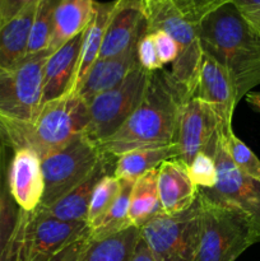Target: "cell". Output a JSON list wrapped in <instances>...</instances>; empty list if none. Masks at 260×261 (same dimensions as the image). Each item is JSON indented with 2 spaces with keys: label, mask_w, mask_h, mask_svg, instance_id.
I'll list each match as a JSON object with an SVG mask.
<instances>
[{
  "label": "cell",
  "mask_w": 260,
  "mask_h": 261,
  "mask_svg": "<svg viewBox=\"0 0 260 261\" xmlns=\"http://www.w3.org/2000/svg\"><path fill=\"white\" fill-rule=\"evenodd\" d=\"M10 195L23 212L40 206L43 195V177L40 155L31 148L13 150L8 171Z\"/></svg>",
  "instance_id": "15"
},
{
  "label": "cell",
  "mask_w": 260,
  "mask_h": 261,
  "mask_svg": "<svg viewBox=\"0 0 260 261\" xmlns=\"http://www.w3.org/2000/svg\"><path fill=\"white\" fill-rule=\"evenodd\" d=\"M13 150L0 142V257L14 229L19 208L13 200L8 185V171Z\"/></svg>",
  "instance_id": "26"
},
{
  "label": "cell",
  "mask_w": 260,
  "mask_h": 261,
  "mask_svg": "<svg viewBox=\"0 0 260 261\" xmlns=\"http://www.w3.org/2000/svg\"><path fill=\"white\" fill-rule=\"evenodd\" d=\"M50 54L41 51L9 68H0V142L7 147L40 114L43 65Z\"/></svg>",
  "instance_id": "4"
},
{
  "label": "cell",
  "mask_w": 260,
  "mask_h": 261,
  "mask_svg": "<svg viewBox=\"0 0 260 261\" xmlns=\"http://www.w3.org/2000/svg\"><path fill=\"white\" fill-rule=\"evenodd\" d=\"M134 182H125L121 181V190L119 195L110 205L109 211L105 213L101 221L93 227L88 229V237L91 240H99L109 237L111 234L121 232L124 229L133 227L129 219V208H130V196H132V189Z\"/></svg>",
  "instance_id": "27"
},
{
  "label": "cell",
  "mask_w": 260,
  "mask_h": 261,
  "mask_svg": "<svg viewBox=\"0 0 260 261\" xmlns=\"http://www.w3.org/2000/svg\"><path fill=\"white\" fill-rule=\"evenodd\" d=\"M233 3L252 23H260V0H233Z\"/></svg>",
  "instance_id": "36"
},
{
  "label": "cell",
  "mask_w": 260,
  "mask_h": 261,
  "mask_svg": "<svg viewBox=\"0 0 260 261\" xmlns=\"http://www.w3.org/2000/svg\"><path fill=\"white\" fill-rule=\"evenodd\" d=\"M87 241H88V233L68 245L65 249H63L58 255H55L51 261H81Z\"/></svg>",
  "instance_id": "35"
},
{
  "label": "cell",
  "mask_w": 260,
  "mask_h": 261,
  "mask_svg": "<svg viewBox=\"0 0 260 261\" xmlns=\"http://www.w3.org/2000/svg\"><path fill=\"white\" fill-rule=\"evenodd\" d=\"M188 98H196L209 105L218 115L224 132L232 130V116L239 103L236 88L226 69L204 53H201Z\"/></svg>",
  "instance_id": "13"
},
{
  "label": "cell",
  "mask_w": 260,
  "mask_h": 261,
  "mask_svg": "<svg viewBox=\"0 0 260 261\" xmlns=\"http://www.w3.org/2000/svg\"><path fill=\"white\" fill-rule=\"evenodd\" d=\"M200 241L195 261H235L260 242V233L246 214L212 203L198 194Z\"/></svg>",
  "instance_id": "6"
},
{
  "label": "cell",
  "mask_w": 260,
  "mask_h": 261,
  "mask_svg": "<svg viewBox=\"0 0 260 261\" xmlns=\"http://www.w3.org/2000/svg\"><path fill=\"white\" fill-rule=\"evenodd\" d=\"M121 190V181L117 180L114 173L105 175L94 188L89 201L88 214H87V227L93 228L102 217L109 211L110 205L114 203L116 196Z\"/></svg>",
  "instance_id": "29"
},
{
  "label": "cell",
  "mask_w": 260,
  "mask_h": 261,
  "mask_svg": "<svg viewBox=\"0 0 260 261\" xmlns=\"http://www.w3.org/2000/svg\"><path fill=\"white\" fill-rule=\"evenodd\" d=\"M138 65L137 45L112 58H98L76 88V93L86 102L97 94L119 86L127 74Z\"/></svg>",
  "instance_id": "18"
},
{
  "label": "cell",
  "mask_w": 260,
  "mask_h": 261,
  "mask_svg": "<svg viewBox=\"0 0 260 261\" xmlns=\"http://www.w3.org/2000/svg\"><path fill=\"white\" fill-rule=\"evenodd\" d=\"M115 162H116V157L103 153V157L99 161L98 165L81 185L74 188L70 193L59 199L48 208H42V206L41 208L54 218L60 219V221L83 222L87 224L89 201H91L94 188L105 175L114 173Z\"/></svg>",
  "instance_id": "19"
},
{
  "label": "cell",
  "mask_w": 260,
  "mask_h": 261,
  "mask_svg": "<svg viewBox=\"0 0 260 261\" xmlns=\"http://www.w3.org/2000/svg\"><path fill=\"white\" fill-rule=\"evenodd\" d=\"M188 172L191 181L198 189H212L217 184V166L213 157L199 153L193 162L188 166Z\"/></svg>",
  "instance_id": "31"
},
{
  "label": "cell",
  "mask_w": 260,
  "mask_h": 261,
  "mask_svg": "<svg viewBox=\"0 0 260 261\" xmlns=\"http://www.w3.org/2000/svg\"><path fill=\"white\" fill-rule=\"evenodd\" d=\"M139 229L154 261H195L200 241L199 200L180 213L161 212Z\"/></svg>",
  "instance_id": "9"
},
{
  "label": "cell",
  "mask_w": 260,
  "mask_h": 261,
  "mask_svg": "<svg viewBox=\"0 0 260 261\" xmlns=\"http://www.w3.org/2000/svg\"><path fill=\"white\" fill-rule=\"evenodd\" d=\"M233 0H142L147 31H165L176 41L178 56L171 64L177 81L189 83L201 58L198 28L201 20L221 5Z\"/></svg>",
  "instance_id": "3"
},
{
  "label": "cell",
  "mask_w": 260,
  "mask_h": 261,
  "mask_svg": "<svg viewBox=\"0 0 260 261\" xmlns=\"http://www.w3.org/2000/svg\"><path fill=\"white\" fill-rule=\"evenodd\" d=\"M180 148L176 143L161 147L139 148L116 157L114 176L120 181L135 182L149 171L155 170L162 162L178 158Z\"/></svg>",
  "instance_id": "20"
},
{
  "label": "cell",
  "mask_w": 260,
  "mask_h": 261,
  "mask_svg": "<svg viewBox=\"0 0 260 261\" xmlns=\"http://www.w3.org/2000/svg\"><path fill=\"white\" fill-rule=\"evenodd\" d=\"M88 233L83 222H64L46 213L19 209L14 229L0 261H51L71 242Z\"/></svg>",
  "instance_id": "5"
},
{
  "label": "cell",
  "mask_w": 260,
  "mask_h": 261,
  "mask_svg": "<svg viewBox=\"0 0 260 261\" xmlns=\"http://www.w3.org/2000/svg\"><path fill=\"white\" fill-rule=\"evenodd\" d=\"M148 76L149 73L138 64L119 86L87 102L89 121L84 135L97 145L112 137L139 105Z\"/></svg>",
  "instance_id": "10"
},
{
  "label": "cell",
  "mask_w": 260,
  "mask_h": 261,
  "mask_svg": "<svg viewBox=\"0 0 260 261\" xmlns=\"http://www.w3.org/2000/svg\"><path fill=\"white\" fill-rule=\"evenodd\" d=\"M157 168L149 171L133 184L129 219L133 227L140 228L162 212L157 188Z\"/></svg>",
  "instance_id": "25"
},
{
  "label": "cell",
  "mask_w": 260,
  "mask_h": 261,
  "mask_svg": "<svg viewBox=\"0 0 260 261\" xmlns=\"http://www.w3.org/2000/svg\"><path fill=\"white\" fill-rule=\"evenodd\" d=\"M40 0H0V28Z\"/></svg>",
  "instance_id": "34"
},
{
  "label": "cell",
  "mask_w": 260,
  "mask_h": 261,
  "mask_svg": "<svg viewBox=\"0 0 260 261\" xmlns=\"http://www.w3.org/2000/svg\"><path fill=\"white\" fill-rule=\"evenodd\" d=\"M82 38L83 32L53 51L46 60L42 74V105L74 91Z\"/></svg>",
  "instance_id": "16"
},
{
  "label": "cell",
  "mask_w": 260,
  "mask_h": 261,
  "mask_svg": "<svg viewBox=\"0 0 260 261\" xmlns=\"http://www.w3.org/2000/svg\"><path fill=\"white\" fill-rule=\"evenodd\" d=\"M214 161L217 184L212 189H199V194L212 203L246 214L260 233V181L237 170L226 149L223 133L219 137Z\"/></svg>",
  "instance_id": "11"
},
{
  "label": "cell",
  "mask_w": 260,
  "mask_h": 261,
  "mask_svg": "<svg viewBox=\"0 0 260 261\" xmlns=\"http://www.w3.org/2000/svg\"><path fill=\"white\" fill-rule=\"evenodd\" d=\"M94 0H61L56 9L55 24L48 50H58L88 24L93 12Z\"/></svg>",
  "instance_id": "23"
},
{
  "label": "cell",
  "mask_w": 260,
  "mask_h": 261,
  "mask_svg": "<svg viewBox=\"0 0 260 261\" xmlns=\"http://www.w3.org/2000/svg\"><path fill=\"white\" fill-rule=\"evenodd\" d=\"M139 241L140 229L137 227H129L105 239L88 237L81 261H132Z\"/></svg>",
  "instance_id": "24"
},
{
  "label": "cell",
  "mask_w": 260,
  "mask_h": 261,
  "mask_svg": "<svg viewBox=\"0 0 260 261\" xmlns=\"http://www.w3.org/2000/svg\"><path fill=\"white\" fill-rule=\"evenodd\" d=\"M224 137V144L237 170L249 177L260 181V160L254 152L235 135L233 130L222 132Z\"/></svg>",
  "instance_id": "30"
},
{
  "label": "cell",
  "mask_w": 260,
  "mask_h": 261,
  "mask_svg": "<svg viewBox=\"0 0 260 261\" xmlns=\"http://www.w3.org/2000/svg\"><path fill=\"white\" fill-rule=\"evenodd\" d=\"M61 0H40L36 7L27 55L48 50L55 24V14Z\"/></svg>",
  "instance_id": "28"
},
{
  "label": "cell",
  "mask_w": 260,
  "mask_h": 261,
  "mask_svg": "<svg viewBox=\"0 0 260 261\" xmlns=\"http://www.w3.org/2000/svg\"><path fill=\"white\" fill-rule=\"evenodd\" d=\"M150 33L153 36L157 55L162 65L165 66L166 64H172L178 56V46L176 41L165 31H150Z\"/></svg>",
  "instance_id": "33"
},
{
  "label": "cell",
  "mask_w": 260,
  "mask_h": 261,
  "mask_svg": "<svg viewBox=\"0 0 260 261\" xmlns=\"http://www.w3.org/2000/svg\"><path fill=\"white\" fill-rule=\"evenodd\" d=\"M222 132L224 129L221 120L209 105L196 98H186L176 135V144L180 148L178 160L188 167L199 153L214 158Z\"/></svg>",
  "instance_id": "12"
},
{
  "label": "cell",
  "mask_w": 260,
  "mask_h": 261,
  "mask_svg": "<svg viewBox=\"0 0 260 261\" xmlns=\"http://www.w3.org/2000/svg\"><path fill=\"white\" fill-rule=\"evenodd\" d=\"M132 261H154L149 249H148L145 242L142 240V237H140V241L138 242V246L135 249L134 255H133Z\"/></svg>",
  "instance_id": "37"
},
{
  "label": "cell",
  "mask_w": 260,
  "mask_h": 261,
  "mask_svg": "<svg viewBox=\"0 0 260 261\" xmlns=\"http://www.w3.org/2000/svg\"><path fill=\"white\" fill-rule=\"evenodd\" d=\"M115 5H116V0L107 3H99L94 0L92 17L83 31L81 59H79L75 86H74L73 92L76 91V88L82 83L84 76L87 75L91 66L98 59L99 51H101L102 43H103L107 24H109L110 17H111L112 12H114Z\"/></svg>",
  "instance_id": "21"
},
{
  "label": "cell",
  "mask_w": 260,
  "mask_h": 261,
  "mask_svg": "<svg viewBox=\"0 0 260 261\" xmlns=\"http://www.w3.org/2000/svg\"><path fill=\"white\" fill-rule=\"evenodd\" d=\"M256 25H257V27H259V28H260V23H259V24H256Z\"/></svg>",
  "instance_id": "39"
},
{
  "label": "cell",
  "mask_w": 260,
  "mask_h": 261,
  "mask_svg": "<svg viewBox=\"0 0 260 261\" xmlns=\"http://www.w3.org/2000/svg\"><path fill=\"white\" fill-rule=\"evenodd\" d=\"M88 121L87 102L76 92H69L42 105L36 121L19 135L12 150L31 148L42 155L84 134Z\"/></svg>",
  "instance_id": "7"
},
{
  "label": "cell",
  "mask_w": 260,
  "mask_h": 261,
  "mask_svg": "<svg viewBox=\"0 0 260 261\" xmlns=\"http://www.w3.org/2000/svg\"><path fill=\"white\" fill-rule=\"evenodd\" d=\"M103 157L98 145L84 134L58 149L40 155L43 195L40 206L48 208L81 185Z\"/></svg>",
  "instance_id": "8"
},
{
  "label": "cell",
  "mask_w": 260,
  "mask_h": 261,
  "mask_svg": "<svg viewBox=\"0 0 260 261\" xmlns=\"http://www.w3.org/2000/svg\"><path fill=\"white\" fill-rule=\"evenodd\" d=\"M37 4L28 7L0 28V68L15 65L27 56L31 27Z\"/></svg>",
  "instance_id": "22"
},
{
  "label": "cell",
  "mask_w": 260,
  "mask_h": 261,
  "mask_svg": "<svg viewBox=\"0 0 260 261\" xmlns=\"http://www.w3.org/2000/svg\"><path fill=\"white\" fill-rule=\"evenodd\" d=\"M157 171L158 196L163 213H180L195 203L199 189L191 181L188 167L178 158L165 161Z\"/></svg>",
  "instance_id": "17"
},
{
  "label": "cell",
  "mask_w": 260,
  "mask_h": 261,
  "mask_svg": "<svg viewBox=\"0 0 260 261\" xmlns=\"http://www.w3.org/2000/svg\"><path fill=\"white\" fill-rule=\"evenodd\" d=\"M137 60L140 68L144 69L148 73L165 68L157 55L152 33L148 31L139 38L137 43Z\"/></svg>",
  "instance_id": "32"
},
{
  "label": "cell",
  "mask_w": 260,
  "mask_h": 261,
  "mask_svg": "<svg viewBox=\"0 0 260 261\" xmlns=\"http://www.w3.org/2000/svg\"><path fill=\"white\" fill-rule=\"evenodd\" d=\"M257 24H259V23H257Z\"/></svg>",
  "instance_id": "40"
},
{
  "label": "cell",
  "mask_w": 260,
  "mask_h": 261,
  "mask_svg": "<svg viewBox=\"0 0 260 261\" xmlns=\"http://www.w3.org/2000/svg\"><path fill=\"white\" fill-rule=\"evenodd\" d=\"M201 53L231 76L237 99L260 84V28L228 2L209 13L198 28Z\"/></svg>",
  "instance_id": "2"
},
{
  "label": "cell",
  "mask_w": 260,
  "mask_h": 261,
  "mask_svg": "<svg viewBox=\"0 0 260 261\" xmlns=\"http://www.w3.org/2000/svg\"><path fill=\"white\" fill-rule=\"evenodd\" d=\"M148 25L142 0H116L98 58H112L137 45Z\"/></svg>",
  "instance_id": "14"
},
{
  "label": "cell",
  "mask_w": 260,
  "mask_h": 261,
  "mask_svg": "<svg viewBox=\"0 0 260 261\" xmlns=\"http://www.w3.org/2000/svg\"><path fill=\"white\" fill-rule=\"evenodd\" d=\"M246 102L255 112L260 114V92H249L246 94Z\"/></svg>",
  "instance_id": "38"
},
{
  "label": "cell",
  "mask_w": 260,
  "mask_h": 261,
  "mask_svg": "<svg viewBox=\"0 0 260 261\" xmlns=\"http://www.w3.org/2000/svg\"><path fill=\"white\" fill-rule=\"evenodd\" d=\"M186 89L165 68L149 73L144 94L135 111L112 137L98 145L102 153L119 157L139 148L176 143Z\"/></svg>",
  "instance_id": "1"
}]
</instances>
